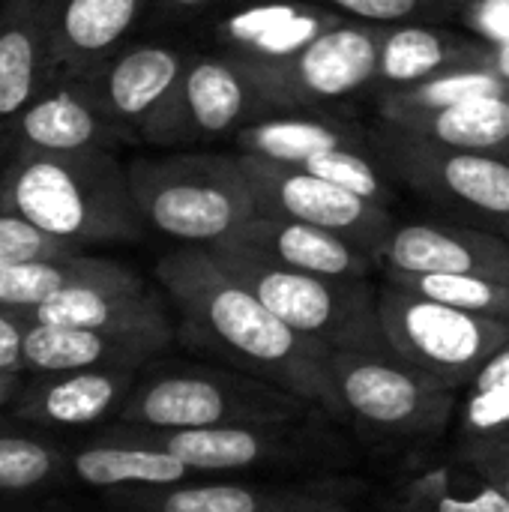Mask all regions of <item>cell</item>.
<instances>
[{
    "label": "cell",
    "mask_w": 509,
    "mask_h": 512,
    "mask_svg": "<svg viewBox=\"0 0 509 512\" xmlns=\"http://www.w3.org/2000/svg\"><path fill=\"white\" fill-rule=\"evenodd\" d=\"M384 512H509V498L453 447L444 456L414 450L378 492Z\"/></svg>",
    "instance_id": "19"
},
{
    "label": "cell",
    "mask_w": 509,
    "mask_h": 512,
    "mask_svg": "<svg viewBox=\"0 0 509 512\" xmlns=\"http://www.w3.org/2000/svg\"><path fill=\"white\" fill-rule=\"evenodd\" d=\"M504 159H509V144H507V150H504Z\"/></svg>",
    "instance_id": "42"
},
{
    "label": "cell",
    "mask_w": 509,
    "mask_h": 512,
    "mask_svg": "<svg viewBox=\"0 0 509 512\" xmlns=\"http://www.w3.org/2000/svg\"><path fill=\"white\" fill-rule=\"evenodd\" d=\"M84 252L75 243H66L60 237H51L48 231L36 228L33 222L0 210V270L27 264V261H45V258H60V255H75Z\"/></svg>",
    "instance_id": "35"
},
{
    "label": "cell",
    "mask_w": 509,
    "mask_h": 512,
    "mask_svg": "<svg viewBox=\"0 0 509 512\" xmlns=\"http://www.w3.org/2000/svg\"><path fill=\"white\" fill-rule=\"evenodd\" d=\"M378 312L390 351L420 378L453 393H462L509 342V321L471 315L390 282L378 285Z\"/></svg>",
    "instance_id": "8"
},
{
    "label": "cell",
    "mask_w": 509,
    "mask_h": 512,
    "mask_svg": "<svg viewBox=\"0 0 509 512\" xmlns=\"http://www.w3.org/2000/svg\"><path fill=\"white\" fill-rule=\"evenodd\" d=\"M369 480L348 471L306 477L186 480L159 489L117 492L123 512H354L369 498Z\"/></svg>",
    "instance_id": "10"
},
{
    "label": "cell",
    "mask_w": 509,
    "mask_h": 512,
    "mask_svg": "<svg viewBox=\"0 0 509 512\" xmlns=\"http://www.w3.org/2000/svg\"><path fill=\"white\" fill-rule=\"evenodd\" d=\"M339 423L381 450L414 453L456 423L459 393L420 378L396 354H330Z\"/></svg>",
    "instance_id": "7"
},
{
    "label": "cell",
    "mask_w": 509,
    "mask_h": 512,
    "mask_svg": "<svg viewBox=\"0 0 509 512\" xmlns=\"http://www.w3.org/2000/svg\"><path fill=\"white\" fill-rule=\"evenodd\" d=\"M492 66V39L474 36L444 21H408L381 27V51H378V75H375V99L426 78Z\"/></svg>",
    "instance_id": "20"
},
{
    "label": "cell",
    "mask_w": 509,
    "mask_h": 512,
    "mask_svg": "<svg viewBox=\"0 0 509 512\" xmlns=\"http://www.w3.org/2000/svg\"><path fill=\"white\" fill-rule=\"evenodd\" d=\"M138 372L141 369H87L48 375V381L36 384L18 402V414L30 423L63 429L102 423L105 417L120 414L138 381Z\"/></svg>",
    "instance_id": "26"
},
{
    "label": "cell",
    "mask_w": 509,
    "mask_h": 512,
    "mask_svg": "<svg viewBox=\"0 0 509 512\" xmlns=\"http://www.w3.org/2000/svg\"><path fill=\"white\" fill-rule=\"evenodd\" d=\"M378 153L393 180L435 204L447 219L509 240V159L438 147L390 126H375Z\"/></svg>",
    "instance_id": "9"
},
{
    "label": "cell",
    "mask_w": 509,
    "mask_h": 512,
    "mask_svg": "<svg viewBox=\"0 0 509 512\" xmlns=\"http://www.w3.org/2000/svg\"><path fill=\"white\" fill-rule=\"evenodd\" d=\"M509 429V342L498 348L477 378L459 393L453 444L489 438Z\"/></svg>",
    "instance_id": "31"
},
{
    "label": "cell",
    "mask_w": 509,
    "mask_h": 512,
    "mask_svg": "<svg viewBox=\"0 0 509 512\" xmlns=\"http://www.w3.org/2000/svg\"><path fill=\"white\" fill-rule=\"evenodd\" d=\"M450 3H456V6H459V9H468V6H471V3H474V0H450Z\"/></svg>",
    "instance_id": "41"
},
{
    "label": "cell",
    "mask_w": 509,
    "mask_h": 512,
    "mask_svg": "<svg viewBox=\"0 0 509 512\" xmlns=\"http://www.w3.org/2000/svg\"><path fill=\"white\" fill-rule=\"evenodd\" d=\"M243 168L255 195V207L264 216H282L327 228L333 234L348 237L360 249H366L381 270V252L387 237L396 228V216L390 207L375 204L345 186H336L306 168L243 156Z\"/></svg>",
    "instance_id": "13"
},
{
    "label": "cell",
    "mask_w": 509,
    "mask_h": 512,
    "mask_svg": "<svg viewBox=\"0 0 509 512\" xmlns=\"http://www.w3.org/2000/svg\"><path fill=\"white\" fill-rule=\"evenodd\" d=\"M492 93H509V84L492 66H471V69H453V72L426 78L420 84L384 93L375 99V105H378V120H399V117L438 111V108H447L474 96H492Z\"/></svg>",
    "instance_id": "30"
},
{
    "label": "cell",
    "mask_w": 509,
    "mask_h": 512,
    "mask_svg": "<svg viewBox=\"0 0 509 512\" xmlns=\"http://www.w3.org/2000/svg\"><path fill=\"white\" fill-rule=\"evenodd\" d=\"M48 48L51 0H0V126L6 132L45 87Z\"/></svg>",
    "instance_id": "25"
},
{
    "label": "cell",
    "mask_w": 509,
    "mask_h": 512,
    "mask_svg": "<svg viewBox=\"0 0 509 512\" xmlns=\"http://www.w3.org/2000/svg\"><path fill=\"white\" fill-rule=\"evenodd\" d=\"M168 348L171 342L153 336L27 324L24 372L66 375V372H87V369H144Z\"/></svg>",
    "instance_id": "24"
},
{
    "label": "cell",
    "mask_w": 509,
    "mask_h": 512,
    "mask_svg": "<svg viewBox=\"0 0 509 512\" xmlns=\"http://www.w3.org/2000/svg\"><path fill=\"white\" fill-rule=\"evenodd\" d=\"M234 153L261 156L285 165H303L312 156L333 150H378L375 129L342 114L339 108H294L267 111L234 138Z\"/></svg>",
    "instance_id": "22"
},
{
    "label": "cell",
    "mask_w": 509,
    "mask_h": 512,
    "mask_svg": "<svg viewBox=\"0 0 509 512\" xmlns=\"http://www.w3.org/2000/svg\"><path fill=\"white\" fill-rule=\"evenodd\" d=\"M384 282L471 315L509 321V282L501 279L465 273H384Z\"/></svg>",
    "instance_id": "32"
},
{
    "label": "cell",
    "mask_w": 509,
    "mask_h": 512,
    "mask_svg": "<svg viewBox=\"0 0 509 512\" xmlns=\"http://www.w3.org/2000/svg\"><path fill=\"white\" fill-rule=\"evenodd\" d=\"M324 414L309 399L222 363H171L135 381L117 420L120 426L186 432L288 423Z\"/></svg>",
    "instance_id": "3"
},
{
    "label": "cell",
    "mask_w": 509,
    "mask_h": 512,
    "mask_svg": "<svg viewBox=\"0 0 509 512\" xmlns=\"http://www.w3.org/2000/svg\"><path fill=\"white\" fill-rule=\"evenodd\" d=\"M15 390H18V375L0 369V405H6L15 396Z\"/></svg>",
    "instance_id": "40"
},
{
    "label": "cell",
    "mask_w": 509,
    "mask_h": 512,
    "mask_svg": "<svg viewBox=\"0 0 509 512\" xmlns=\"http://www.w3.org/2000/svg\"><path fill=\"white\" fill-rule=\"evenodd\" d=\"M339 426L327 414L288 423L225 426V429H186L156 432L117 426L120 435L165 450L198 477H306L333 474L345 459Z\"/></svg>",
    "instance_id": "6"
},
{
    "label": "cell",
    "mask_w": 509,
    "mask_h": 512,
    "mask_svg": "<svg viewBox=\"0 0 509 512\" xmlns=\"http://www.w3.org/2000/svg\"><path fill=\"white\" fill-rule=\"evenodd\" d=\"M3 132H6V129H3V126H0V135H3Z\"/></svg>",
    "instance_id": "43"
},
{
    "label": "cell",
    "mask_w": 509,
    "mask_h": 512,
    "mask_svg": "<svg viewBox=\"0 0 509 512\" xmlns=\"http://www.w3.org/2000/svg\"><path fill=\"white\" fill-rule=\"evenodd\" d=\"M210 252L279 321L324 354H393L381 327L378 288L369 279L303 273L231 246Z\"/></svg>",
    "instance_id": "5"
},
{
    "label": "cell",
    "mask_w": 509,
    "mask_h": 512,
    "mask_svg": "<svg viewBox=\"0 0 509 512\" xmlns=\"http://www.w3.org/2000/svg\"><path fill=\"white\" fill-rule=\"evenodd\" d=\"M378 123L438 147L504 156L509 144V93L474 96L438 111Z\"/></svg>",
    "instance_id": "28"
},
{
    "label": "cell",
    "mask_w": 509,
    "mask_h": 512,
    "mask_svg": "<svg viewBox=\"0 0 509 512\" xmlns=\"http://www.w3.org/2000/svg\"><path fill=\"white\" fill-rule=\"evenodd\" d=\"M315 3L327 6L342 18L375 24V27L408 24V21H444L462 12L450 0H315Z\"/></svg>",
    "instance_id": "34"
},
{
    "label": "cell",
    "mask_w": 509,
    "mask_h": 512,
    "mask_svg": "<svg viewBox=\"0 0 509 512\" xmlns=\"http://www.w3.org/2000/svg\"><path fill=\"white\" fill-rule=\"evenodd\" d=\"M381 27L342 18L291 60L270 69H246L270 111L339 108L372 93L378 75Z\"/></svg>",
    "instance_id": "12"
},
{
    "label": "cell",
    "mask_w": 509,
    "mask_h": 512,
    "mask_svg": "<svg viewBox=\"0 0 509 512\" xmlns=\"http://www.w3.org/2000/svg\"><path fill=\"white\" fill-rule=\"evenodd\" d=\"M195 51L171 42L120 45L90 72H81L99 108L135 141L141 126L171 96Z\"/></svg>",
    "instance_id": "16"
},
{
    "label": "cell",
    "mask_w": 509,
    "mask_h": 512,
    "mask_svg": "<svg viewBox=\"0 0 509 512\" xmlns=\"http://www.w3.org/2000/svg\"><path fill=\"white\" fill-rule=\"evenodd\" d=\"M153 0H51L48 78L81 75L114 54Z\"/></svg>",
    "instance_id": "23"
},
{
    "label": "cell",
    "mask_w": 509,
    "mask_h": 512,
    "mask_svg": "<svg viewBox=\"0 0 509 512\" xmlns=\"http://www.w3.org/2000/svg\"><path fill=\"white\" fill-rule=\"evenodd\" d=\"M18 315L27 324L81 327V330H99V333H123V336H153L165 342L177 339V327L168 315L165 300L141 276L126 279V282L72 288Z\"/></svg>",
    "instance_id": "18"
},
{
    "label": "cell",
    "mask_w": 509,
    "mask_h": 512,
    "mask_svg": "<svg viewBox=\"0 0 509 512\" xmlns=\"http://www.w3.org/2000/svg\"><path fill=\"white\" fill-rule=\"evenodd\" d=\"M69 471L84 486L105 489V492L159 489V486H177V483L198 477L171 453L138 444L126 435H120L117 429L105 441L78 450L69 459Z\"/></svg>",
    "instance_id": "27"
},
{
    "label": "cell",
    "mask_w": 509,
    "mask_h": 512,
    "mask_svg": "<svg viewBox=\"0 0 509 512\" xmlns=\"http://www.w3.org/2000/svg\"><path fill=\"white\" fill-rule=\"evenodd\" d=\"M24 333L27 321L18 312L0 309V369L3 372H24Z\"/></svg>",
    "instance_id": "37"
},
{
    "label": "cell",
    "mask_w": 509,
    "mask_h": 512,
    "mask_svg": "<svg viewBox=\"0 0 509 512\" xmlns=\"http://www.w3.org/2000/svg\"><path fill=\"white\" fill-rule=\"evenodd\" d=\"M381 273H465L509 282V240L453 219L396 222Z\"/></svg>",
    "instance_id": "15"
},
{
    "label": "cell",
    "mask_w": 509,
    "mask_h": 512,
    "mask_svg": "<svg viewBox=\"0 0 509 512\" xmlns=\"http://www.w3.org/2000/svg\"><path fill=\"white\" fill-rule=\"evenodd\" d=\"M126 171L144 228L180 246H219L258 216L240 153H171Z\"/></svg>",
    "instance_id": "4"
},
{
    "label": "cell",
    "mask_w": 509,
    "mask_h": 512,
    "mask_svg": "<svg viewBox=\"0 0 509 512\" xmlns=\"http://www.w3.org/2000/svg\"><path fill=\"white\" fill-rule=\"evenodd\" d=\"M0 210L81 249L132 243L144 234L129 171L114 150L15 147L0 177Z\"/></svg>",
    "instance_id": "2"
},
{
    "label": "cell",
    "mask_w": 509,
    "mask_h": 512,
    "mask_svg": "<svg viewBox=\"0 0 509 512\" xmlns=\"http://www.w3.org/2000/svg\"><path fill=\"white\" fill-rule=\"evenodd\" d=\"M15 147L72 153V150H114L135 144L96 102L84 75L51 78L9 126Z\"/></svg>",
    "instance_id": "17"
},
{
    "label": "cell",
    "mask_w": 509,
    "mask_h": 512,
    "mask_svg": "<svg viewBox=\"0 0 509 512\" xmlns=\"http://www.w3.org/2000/svg\"><path fill=\"white\" fill-rule=\"evenodd\" d=\"M231 0H153L150 9H156L159 15H198V12H207V9H219Z\"/></svg>",
    "instance_id": "38"
},
{
    "label": "cell",
    "mask_w": 509,
    "mask_h": 512,
    "mask_svg": "<svg viewBox=\"0 0 509 512\" xmlns=\"http://www.w3.org/2000/svg\"><path fill=\"white\" fill-rule=\"evenodd\" d=\"M342 15L315 0H231L219 6L210 36L219 54L243 69H270L339 24Z\"/></svg>",
    "instance_id": "14"
},
{
    "label": "cell",
    "mask_w": 509,
    "mask_h": 512,
    "mask_svg": "<svg viewBox=\"0 0 509 512\" xmlns=\"http://www.w3.org/2000/svg\"><path fill=\"white\" fill-rule=\"evenodd\" d=\"M219 246H231V249L258 255L264 261L303 270V273H321V276L369 279L378 270V261L366 249L351 243L348 237L309 225V222L264 216V213L249 219L231 240Z\"/></svg>",
    "instance_id": "21"
},
{
    "label": "cell",
    "mask_w": 509,
    "mask_h": 512,
    "mask_svg": "<svg viewBox=\"0 0 509 512\" xmlns=\"http://www.w3.org/2000/svg\"><path fill=\"white\" fill-rule=\"evenodd\" d=\"M156 279L180 318L177 336L192 351L297 393L339 423L330 354L279 321L207 246H177L162 255Z\"/></svg>",
    "instance_id": "1"
},
{
    "label": "cell",
    "mask_w": 509,
    "mask_h": 512,
    "mask_svg": "<svg viewBox=\"0 0 509 512\" xmlns=\"http://www.w3.org/2000/svg\"><path fill=\"white\" fill-rule=\"evenodd\" d=\"M267 111L258 84L237 60L219 51H195L177 87L141 126L138 138L153 147L210 144L234 138Z\"/></svg>",
    "instance_id": "11"
},
{
    "label": "cell",
    "mask_w": 509,
    "mask_h": 512,
    "mask_svg": "<svg viewBox=\"0 0 509 512\" xmlns=\"http://www.w3.org/2000/svg\"><path fill=\"white\" fill-rule=\"evenodd\" d=\"M135 276L138 273L120 261L93 258L84 252L45 258V261H27V264L0 270V309L27 312V309H36L72 288L102 285V282H126Z\"/></svg>",
    "instance_id": "29"
},
{
    "label": "cell",
    "mask_w": 509,
    "mask_h": 512,
    "mask_svg": "<svg viewBox=\"0 0 509 512\" xmlns=\"http://www.w3.org/2000/svg\"><path fill=\"white\" fill-rule=\"evenodd\" d=\"M453 450L509 498V429L489 438L453 444Z\"/></svg>",
    "instance_id": "36"
},
{
    "label": "cell",
    "mask_w": 509,
    "mask_h": 512,
    "mask_svg": "<svg viewBox=\"0 0 509 512\" xmlns=\"http://www.w3.org/2000/svg\"><path fill=\"white\" fill-rule=\"evenodd\" d=\"M63 468V456L33 438L0 435V495L30 492Z\"/></svg>",
    "instance_id": "33"
},
{
    "label": "cell",
    "mask_w": 509,
    "mask_h": 512,
    "mask_svg": "<svg viewBox=\"0 0 509 512\" xmlns=\"http://www.w3.org/2000/svg\"><path fill=\"white\" fill-rule=\"evenodd\" d=\"M492 69L509 84V36L492 42Z\"/></svg>",
    "instance_id": "39"
}]
</instances>
